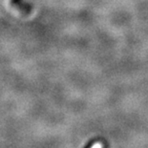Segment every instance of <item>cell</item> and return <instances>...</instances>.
<instances>
[{
	"instance_id": "1",
	"label": "cell",
	"mask_w": 148,
	"mask_h": 148,
	"mask_svg": "<svg viewBox=\"0 0 148 148\" xmlns=\"http://www.w3.org/2000/svg\"><path fill=\"white\" fill-rule=\"evenodd\" d=\"M10 4L12 7L15 8L22 14H29L33 11V5L26 0H10Z\"/></svg>"
}]
</instances>
